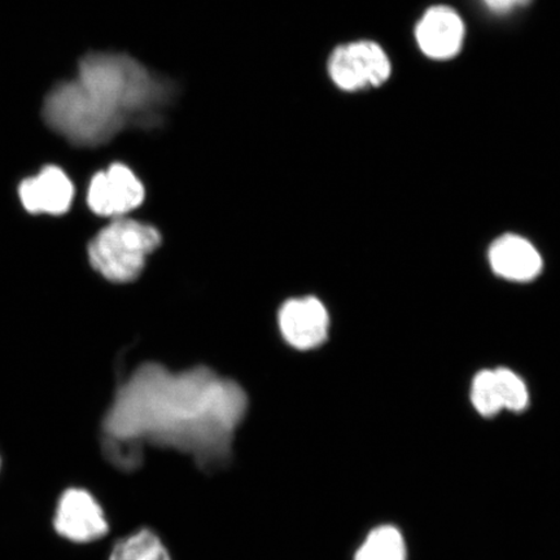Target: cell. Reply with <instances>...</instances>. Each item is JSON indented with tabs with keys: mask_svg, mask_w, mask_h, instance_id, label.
Wrapping results in <instances>:
<instances>
[{
	"mask_svg": "<svg viewBox=\"0 0 560 560\" xmlns=\"http://www.w3.org/2000/svg\"><path fill=\"white\" fill-rule=\"evenodd\" d=\"M0 470H2V457H0Z\"/></svg>",
	"mask_w": 560,
	"mask_h": 560,
	"instance_id": "e0dca14e",
	"label": "cell"
},
{
	"mask_svg": "<svg viewBox=\"0 0 560 560\" xmlns=\"http://www.w3.org/2000/svg\"><path fill=\"white\" fill-rule=\"evenodd\" d=\"M77 81L130 121L153 115L167 97L164 82L130 56L91 54L83 58Z\"/></svg>",
	"mask_w": 560,
	"mask_h": 560,
	"instance_id": "7a4b0ae2",
	"label": "cell"
},
{
	"mask_svg": "<svg viewBox=\"0 0 560 560\" xmlns=\"http://www.w3.org/2000/svg\"><path fill=\"white\" fill-rule=\"evenodd\" d=\"M416 37L420 50L435 60L453 58L465 39V24L450 7H432L419 20Z\"/></svg>",
	"mask_w": 560,
	"mask_h": 560,
	"instance_id": "30bf717a",
	"label": "cell"
},
{
	"mask_svg": "<svg viewBox=\"0 0 560 560\" xmlns=\"http://www.w3.org/2000/svg\"><path fill=\"white\" fill-rule=\"evenodd\" d=\"M489 10L503 13L522 7L530 2V0H482Z\"/></svg>",
	"mask_w": 560,
	"mask_h": 560,
	"instance_id": "2e32d148",
	"label": "cell"
},
{
	"mask_svg": "<svg viewBox=\"0 0 560 560\" xmlns=\"http://www.w3.org/2000/svg\"><path fill=\"white\" fill-rule=\"evenodd\" d=\"M144 200V187L135 172L122 164L94 175L88 192V202L94 213L121 219Z\"/></svg>",
	"mask_w": 560,
	"mask_h": 560,
	"instance_id": "52a82bcc",
	"label": "cell"
},
{
	"mask_svg": "<svg viewBox=\"0 0 560 560\" xmlns=\"http://www.w3.org/2000/svg\"><path fill=\"white\" fill-rule=\"evenodd\" d=\"M54 528L60 537L75 544L100 540L109 529L100 503L81 488H69L60 495L55 509Z\"/></svg>",
	"mask_w": 560,
	"mask_h": 560,
	"instance_id": "8992f818",
	"label": "cell"
},
{
	"mask_svg": "<svg viewBox=\"0 0 560 560\" xmlns=\"http://www.w3.org/2000/svg\"><path fill=\"white\" fill-rule=\"evenodd\" d=\"M494 373L497 384H499L503 410L522 412L527 409L529 390L522 376L508 368L494 369Z\"/></svg>",
	"mask_w": 560,
	"mask_h": 560,
	"instance_id": "9a60e30c",
	"label": "cell"
},
{
	"mask_svg": "<svg viewBox=\"0 0 560 560\" xmlns=\"http://www.w3.org/2000/svg\"><path fill=\"white\" fill-rule=\"evenodd\" d=\"M471 402L480 416L490 418L503 410L494 370H481L474 376Z\"/></svg>",
	"mask_w": 560,
	"mask_h": 560,
	"instance_id": "5bb4252c",
	"label": "cell"
},
{
	"mask_svg": "<svg viewBox=\"0 0 560 560\" xmlns=\"http://www.w3.org/2000/svg\"><path fill=\"white\" fill-rule=\"evenodd\" d=\"M161 243L156 228L136 220L115 219L89 245L96 271L115 283H128L143 271L147 258Z\"/></svg>",
	"mask_w": 560,
	"mask_h": 560,
	"instance_id": "277c9868",
	"label": "cell"
},
{
	"mask_svg": "<svg viewBox=\"0 0 560 560\" xmlns=\"http://www.w3.org/2000/svg\"><path fill=\"white\" fill-rule=\"evenodd\" d=\"M109 560H171V557L159 537L143 529L117 542Z\"/></svg>",
	"mask_w": 560,
	"mask_h": 560,
	"instance_id": "4fadbf2b",
	"label": "cell"
},
{
	"mask_svg": "<svg viewBox=\"0 0 560 560\" xmlns=\"http://www.w3.org/2000/svg\"><path fill=\"white\" fill-rule=\"evenodd\" d=\"M328 74L335 85L345 91L377 88L389 79L390 61L375 42H352L331 54Z\"/></svg>",
	"mask_w": 560,
	"mask_h": 560,
	"instance_id": "5b68a950",
	"label": "cell"
},
{
	"mask_svg": "<svg viewBox=\"0 0 560 560\" xmlns=\"http://www.w3.org/2000/svg\"><path fill=\"white\" fill-rule=\"evenodd\" d=\"M488 260L494 275L509 282H532L544 269L540 252L528 240L516 234L497 237L490 244Z\"/></svg>",
	"mask_w": 560,
	"mask_h": 560,
	"instance_id": "9c48e42d",
	"label": "cell"
},
{
	"mask_svg": "<svg viewBox=\"0 0 560 560\" xmlns=\"http://www.w3.org/2000/svg\"><path fill=\"white\" fill-rule=\"evenodd\" d=\"M279 327L291 347L311 350L320 347L327 340L330 315L318 299H292L287 301L279 312Z\"/></svg>",
	"mask_w": 560,
	"mask_h": 560,
	"instance_id": "ba28073f",
	"label": "cell"
},
{
	"mask_svg": "<svg viewBox=\"0 0 560 560\" xmlns=\"http://www.w3.org/2000/svg\"><path fill=\"white\" fill-rule=\"evenodd\" d=\"M44 117L70 143L97 147L109 142L129 125L128 117L90 93L77 80L62 82L46 96Z\"/></svg>",
	"mask_w": 560,
	"mask_h": 560,
	"instance_id": "3957f363",
	"label": "cell"
},
{
	"mask_svg": "<svg viewBox=\"0 0 560 560\" xmlns=\"http://www.w3.org/2000/svg\"><path fill=\"white\" fill-rule=\"evenodd\" d=\"M247 408L241 385L208 368L173 373L144 363L118 388L103 430L107 439L190 454L209 470L228 464Z\"/></svg>",
	"mask_w": 560,
	"mask_h": 560,
	"instance_id": "6da1fadb",
	"label": "cell"
},
{
	"mask_svg": "<svg viewBox=\"0 0 560 560\" xmlns=\"http://www.w3.org/2000/svg\"><path fill=\"white\" fill-rule=\"evenodd\" d=\"M19 194L27 212L60 215L72 206L74 186L60 167L47 166L34 177L25 179L20 185Z\"/></svg>",
	"mask_w": 560,
	"mask_h": 560,
	"instance_id": "8fae6325",
	"label": "cell"
},
{
	"mask_svg": "<svg viewBox=\"0 0 560 560\" xmlns=\"http://www.w3.org/2000/svg\"><path fill=\"white\" fill-rule=\"evenodd\" d=\"M354 560H406V544L394 525H382L370 532L355 552Z\"/></svg>",
	"mask_w": 560,
	"mask_h": 560,
	"instance_id": "7c38bea8",
	"label": "cell"
}]
</instances>
